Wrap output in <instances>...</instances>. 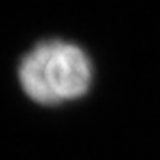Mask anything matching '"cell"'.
<instances>
[{"mask_svg": "<svg viewBox=\"0 0 160 160\" xmlns=\"http://www.w3.org/2000/svg\"><path fill=\"white\" fill-rule=\"evenodd\" d=\"M92 61L82 46L64 39L41 41L23 55L18 80L32 102L55 107L77 102L92 86Z\"/></svg>", "mask_w": 160, "mask_h": 160, "instance_id": "cell-1", "label": "cell"}]
</instances>
